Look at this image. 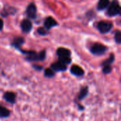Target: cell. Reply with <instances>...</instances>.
Listing matches in <instances>:
<instances>
[{"mask_svg":"<svg viewBox=\"0 0 121 121\" xmlns=\"http://www.w3.org/2000/svg\"><path fill=\"white\" fill-rule=\"evenodd\" d=\"M28 55L26 59L29 61H36V60H43L45 58V52L42 51L40 53H36L33 51H28V52H23Z\"/></svg>","mask_w":121,"mask_h":121,"instance_id":"6da1fadb","label":"cell"},{"mask_svg":"<svg viewBox=\"0 0 121 121\" xmlns=\"http://www.w3.org/2000/svg\"><path fill=\"white\" fill-rule=\"evenodd\" d=\"M107 13L110 16H114L121 13V6L117 1H112L109 4Z\"/></svg>","mask_w":121,"mask_h":121,"instance_id":"7a4b0ae2","label":"cell"},{"mask_svg":"<svg viewBox=\"0 0 121 121\" xmlns=\"http://www.w3.org/2000/svg\"><path fill=\"white\" fill-rule=\"evenodd\" d=\"M106 50H107V48L101 43H96L91 48V52L96 55H101L104 54Z\"/></svg>","mask_w":121,"mask_h":121,"instance_id":"3957f363","label":"cell"},{"mask_svg":"<svg viewBox=\"0 0 121 121\" xmlns=\"http://www.w3.org/2000/svg\"><path fill=\"white\" fill-rule=\"evenodd\" d=\"M113 27L111 22L108 21H100L98 23V29L101 33H106L109 32Z\"/></svg>","mask_w":121,"mask_h":121,"instance_id":"277c9868","label":"cell"},{"mask_svg":"<svg viewBox=\"0 0 121 121\" xmlns=\"http://www.w3.org/2000/svg\"><path fill=\"white\" fill-rule=\"evenodd\" d=\"M36 6L33 3H31L28 5L26 9V14L30 18H35L36 16Z\"/></svg>","mask_w":121,"mask_h":121,"instance_id":"5b68a950","label":"cell"},{"mask_svg":"<svg viewBox=\"0 0 121 121\" xmlns=\"http://www.w3.org/2000/svg\"><path fill=\"white\" fill-rule=\"evenodd\" d=\"M21 26L23 31L26 33H29L32 29V23L28 19H25L22 21Z\"/></svg>","mask_w":121,"mask_h":121,"instance_id":"8992f818","label":"cell"},{"mask_svg":"<svg viewBox=\"0 0 121 121\" xmlns=\"http://www.w3.org/2000/svg\"><path fill=\"white\" fill-rule=\"evenodd\" d=\"M57 25V21L52 18V17H48L45 21V23H44V26L45 27V29L46 30H50L51 28L54 27V26H56Z\"/></svg>","mask_w":121,"mask_h":121,"instance_id":"52a82bcc","label":"cell"},{"mask_svg":"<svg viewBox=\"0 0 121 121\" xmlns=\"http://www.w3.org/2000/svg\"><path fill=\"white\" fill-rule=\"evenodd\" d=\"M51 68L52 70H55L56 72H62L67 69V66L61 63L60 62H57L51 65Z\"/></svg>","mask_w":121,"mask_h":121,"instance_id":"ba28073f","label":"cell"},{"mask_svg":"<svg viewBox=\"0 0 121 121\" xmlns=\"http://www.w3.org/2000/svg\"><path fill=\"white\" fill-rule=\"evenodd\" d=\"M71 72H72V74H73L74 75H76L77 77L82 76L84 74V71L83 70V69L81 68L78 65H73L71 68Z\"/></svg>","mask_w":121,"mask_h":121,"instance_id":"9c48e42d","label":"cell"},{"mask_svg":"<svg viewBox=\"0 0 121 121\" xmlns=\"http://www.w3.org/2000/svg\"><path fill=\"white\" fill-rule=\"evenodd\" d=\"M57 55L59 57H69L71 55V52L69 50L64 48H60L57 50Z\"/></svg>","mask_w":121,"mask_h":121,"instance_id":"30bf717a","label":"cell"},{"mask_svg":"<svg viewBox=\"0 0 121 121\" xmlns=\"http://www.w3.org/2000/svg\"><path fill=\"white\" fill-rule=\"evenodd\" d=\"M4 99L11 104H14L16 101V95L13 92H6L4 95Z\"/></svg>","mask_w":121,"mask_h":121,"instance_id":"8fae6325","label":"cell"},{"mask_svg":"<svg viewBox=\"0 0 121 121\" xmlns=\"http://www.w3.org/2000/svg\"><path fill=\"white\" fill-rule=\"evenodd\" d=\"M24 43V40L22 37H18V38H16L15 39H13V43H12V45L14 46L15 48L19 49V48L21 47V45L22 44H23Z\"/></svg>","mask_w":121,"mask_h":121,"instance_id":"7c38bea8","label":"cell"},{"mask_svg":"<svg viewBox=\"0 0 121 121\" xmlns=\"http://www.w3.org/2000/svg\"><path fill=\"white\" fill-rule=\"evenodd\" d=\"M109 4H110V2L108 0H101L99 2L97 8L99 10H104L107 6H108Z\"/></svg>","mask_w":121,"mask_h":121,"instance_id":"4fadbf2b","label":"cell"},{"mask_svg":"<svg viewBox=\"0 0 121 121\" xmlns=\"http://www.w3.org/2000/svg\"><path fill=\"white\" fill-rule=\"evenodd\" d=\"M10 114V111L5 107L0 106V118H7Z\"/></svg>","mask_w":121,"mask_h":121,"instance_id":"5bb4252c","label":"cell"},{"mask_svg":"<svg viewBox=\"0 0 121 121\" xmlns=\"http://www.w3.org/2000/svg\"><path fill=\"white\" fill-rule=\"evenodd\" d=\"M88 94V87H84L82 89L79 94V100H82L84 99L86 95Z\"/></svg>","mask_w":121,"mask_h":121,"instance_id":"9a60e30c","label":"cell"},{"mask_svg":"<svg viewBox=\"0 0 121 121\" xmlns=\"http://www.w3.org/2000/svg\"><path fill=\"white\" fill-rule=\"evenodd\" d=\"M72 60L69 57H60V62L65 65H68L71 62Z\"/></svg>","mask_w":121,"mask_h":121,"instance_id":"2e32d148","label":"cell"},{"mask_svg":"<svg viewBox=\"0 0 121 121\" xmlns=\"http://www.w3.org/2000/svg\"><path fill=\"white\" fill-rule=\"evenodd\" d=\"M114 56H113V55L112 54L111 55V57L108 59V60H105L104 62H103V65H104V66H106V65H110L111 63H113V61H114Z\"/></svg>","mask_w":121,"mask_h":121,"instance_id":"e0dca14e","label":"cell"},{"mask_svg":"<svg viewBox=\"0 0 121 121\" xmlns=\"http://www.w3.org/2000/svg\"><path fill=\"white\" fill-rule=\"evenodd\" d=\"M55 75L53 70H52L51 69H46L45 70V76L47 77H52Z\"/></svg>","mask_w":121,"mask_h":121,"instance_id":"ac0fdd59","label":"cell"},{"mask_svg":"<svg viewBox=\"0 0 121 121\" xmlns=\"http://www.w3.org/2000/svg\"><path fill=\"white\" fill-rule=\"evenodd\" d=\"M115 40L117 43H121V33L120 30H117L115 33Z\"/></svg>","mask_w":121,"mask_h":121,"instance_id":"d6986e66","label":"cell"},{"mask_svg":"<svg viewBox=\"0 0 121 121\" xmlns=\"http://www.w3.org/2000/svg\"><path fill=\"white\" fill-rule=\"evenodd\" d=\"M111 67L110 65H106V66H104V67L103 68V72L104 74H109L111 72Z\"/></svg>","mask_w":121,"mask_h":121,"instance_id":"ffe728a7","label":"cell"},{"mask_svg":"<svg viewBox=\"0 0 121 121\" xmlns=\"http://www.w3.org/2000/svg\"><path fill=\"white\" fill-rule=\"evenodd\" d=\"M38 33L40 34V35H45L47 34V30L44 28H39L38 29Z\"/></svg>","mask_w":121,"mask_h":121,"instance_id":"44dd1931","label":"cell"},{"mask_svg":"<svg viewBox=\"0 0 121 121\" xmlns=\"http://www.w3.org/2000/svg\"><path fill=\"white\" fill-rule=\"evenodd\" d=\"M3 26H4V23H3V21L0 18V30L3 28Z\"/></svg>","mask_w":121,"mask_h":121,"instance_id":"7402d4cb","label":"cell"}]
</instances>
